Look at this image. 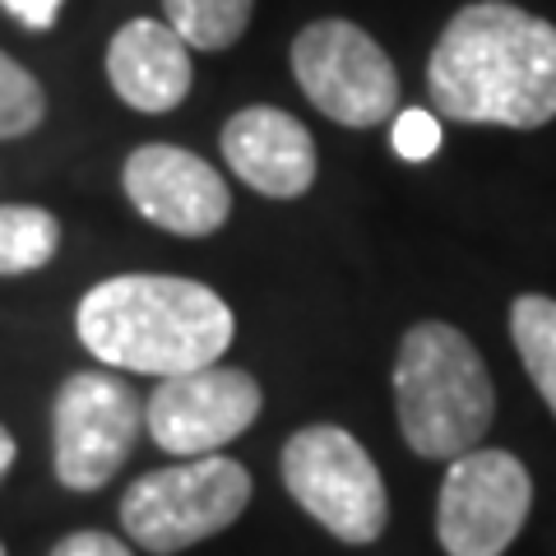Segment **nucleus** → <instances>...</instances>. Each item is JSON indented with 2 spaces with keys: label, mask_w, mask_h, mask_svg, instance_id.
Returning <instances> with one entry per match:
<instances>
[{
  "label": "nucleus",
  "mask_w": 556,
  "mask_h": 556,
  "mask_svg": "<svg viewBox=\"0 0 556 556\" xmlns=\"http://www.w3.org/2000/svg\"><path fill=\"white\" fill-rule=\"evenodd\" d=\"M427 93L459 126H547L556 121V24L510 0L455 10L431 47Z\"/></svg>",
  "instance_id": "1"
},
{
  "label": "nucleus",
  "mask_w": 556,
  "mask_h": 556,
  "mask_svg": "<svg viewBox=\"0 0 556 556\" xmlns=\"http://www.w3.org/2000/svg\"><path fill=\"white\" fill-rule=\"evenodd\" d=\"M75 329L102 367L167 380L218 367V357L232 348L237 320L232 306L195 278L116 274L84 292Z\"/></svg>",
  "instance_id": "2"
},
{
  "label": "nucleus",
  "mask_w": 556,
  "mask_h": 556,
  "mask_svg": "<svg viewBox=\"0 0 556 556\" xmlns=\"http://www.w3.org/2000/svg\"><path fill=\"white\" fill-rule=\"evenodd\" d=\"M394 413L408 450L422 459L450 464L478 450L496 417V386L464 329L445 320L404 329L394 357Z\"/></svg>",
  "instance_id": "3"
},
{
  "label": "nucleus",
  "mask_w": 556,
  "mask_h": 556,
  "mask_svg": "<svg viewBox=\"0 0 556 556\" xmlns=\"http://www.w3.org/2000/svg\"><path fill=\"white\" fill-rule=\"evenodd\" d=\"M278 473L298 506L348 547H371L390 525V492L376 459L353 431L311 422L292 431Z\"/></svg>",
  "instance_id": "4"
},
{
  "label": "nucleus",
  "mask_w": 556,
  "mask_h": 556,
  "mask_svg": "<svg viewBox=\"0 0 556 556\" xmlns=\"http://www.w3.org/2000/svg\"><path fill=\"white\" fill-rule=\"evenodd\" d=\"M247 506H251L247 464L228 455H204L135 478L126 496H121V525H126L135 547L153 556H172L232 529Z\"/></svg>",
  "instance_id": "5"
},
{
  "label": "nucleus",
  "mask_w": 556,
  "mask_h": 556,
  "mask_svg": "<svg viewBox=\"0 0 556 556\" xmlns=\"http://www.w3.org/2000/svg\"><path fill=\"white\" fill-rule=\"evenodd\" d=\"M292 75L311 108L348 130H371L399 116V70L367 28L316 20L292 38Z\"/></svg>",
  "instance_id": "6"
},
{
  "label": "nucleus",
  "mask_w": 556,
  "mask_h": 556,
  "mask_svg": "<svg viewBox=\"0 0 556 556\" xmlns=\"http://www.w3.org/2000/svg\"><path fill=\"white\" fill-rule=\"evenodd\" d=\"M144 431V399L112 371H75L51 404V464L70 492L108 486Z\"/></svg>",
  "instance_id": "7"
},
{
  "label": "nucleus",
  "mask_w": 556,
  "mask_h": 556,
  "mask_svg": "<svg viewBox=\"0 0 556 556\" xmlns=\"http://www.w3.org/2000/svg\"><path fill=\"white\" fill-rule=\"evenodd\" d=\"M533 506V478L510 450H468L450 459L437 496V543L445 556L510 552Z\"/></svg>",
  "instance_id": "8"
},
{
  "label": "nucleus",
  "mask_w": 556,
  "mask_h": 556,
  "mask_svg": "<svg viewBox=\"0 0 556 556\" xmlns=\"http://www.w3.org/2000/svg\"><path fill=\"white\" fill-rule=\"evenodd\" d=\"M260 408H265V394H260L251 371L200 367L159 380V390L144 399V427L153 445L167 455L204 459L237 441L260 417Z\"/></svg>",
  "instance_id": "9"
},
{
  "label": "nucleus",
  "mask_w": 556,
  "mask_h": 556,
  "mask_svg": "<svg viewBox=\"0 0 556 556\" xmlns=\"http://www.w3.org/2000/svg\"><path fill=\"white\" fill-rule=\"evenodd\" d=\"M121 186L135 214L172 237H214L232 214L228 181L181 144H139L121 167Z\"/></svg>",
  "instance_id": "10"
},
{
  "label": "nucleus",
  "mask_w": 556,
  "mask_h": 556,
  "mask_svg": "<svg viewBox=\"0 0 556 556\" xmlns=\"http://www.w3.org/2000/svg\"><path fill=\"white\" fill-rule=\"evenodd\" d=\"M223 159L247 181L255 195L269 200H302L316 186V139L292 112L283 108H241L223 126Z\"/></svg>",
  "instance_id": "11"
},
{
  "label": "nucleus",
  "mask_w": 556,
  "mask_h": 556,
  "mask_svg": "<svg viewBox=\"0 0 556 556\" xmlns=\"http://www.w3.org/2000/svg\"><path fill=\"white\" fill-rule=\"evenodd\" d=\"M108 79L126 108L163 116L186 102L195 65H190V47L172 33L167 20H130L108 42Z\"/></svg>",
  "instance_id": "12"
},
{
  "label": "nucleus",
  "mask_w": 556,
  "mask_h": 556,
  "mask_svg": "<svg viewBox=\"0 0 556 556\" xmlns=\"http://www.w3.org/2000/svg\"><path fill=\"white\" fill-rule=\"evenodd\" d=\"M510 339L525 362L533 390L556 417V298L547 292H519L510 302Z\"/></svg>",
  "instance_id": "13"
},
{
  "label": "nucleus",
  "mask_w": 556,
  "mask_h": 556,
  "mask_svg": "<svg viewBox=\"0 0 556 556\" xmlns=\"http://www.w3.org/2000/svg\"><path fill=\"white\" fill-rule=\"evenodd\" d=\"M61 251V218L42 204H0V278L47 269Z\"/></svg>",
  "instance_id": "14"
},
{
  "label": "nucleus",
  "mask_w": 556,
  "mask_h": 556,
  "mask_svg": "<svg viewBox=\"0 0 556 556\" xmlns=\"http://www.w3.org/2000/svg\"><path fill=\"white\" fill-rule=\"evenodd\" d=\"M255 0H163L172 33L195 51H228L251 24Z\"/></svg>",
  "instance_id": "15"
},
{
  "label": "nucleus",
  "mask_w": 556,
  "mask_h": 556,
  "mask_svg": "<svg viewBox=\"0 0 556 556\" xmlns=\"http://www.w3.org/2000/svg\"><path fill=\"white\" fill-rule=\"evenodd\" d=\"M47 121V89L33 70L0 51V139H24Z\"/></svg>",
  "instance_id": "16"
},
{
  "label": "nucleus",
  "mask_w": 556,
  "mask_h": 556,
  "mask_svg": "<svg viewBox=\"0 0 556 556\" xmlns=\"http://www.w3.org/2000/svg\"><path fill=\"white\" fill-rule=\"evenodd\" d=\"M390 144L404 163H427L431 153L441 149V121L431 112H422V108H399Z\"/></svg>",
  "instance_id": "17"
},
{
  "label": "nucleus",
  "mask_w": 556,
  "mask_h": 556,
  "mask_svg": "<svg viewBox=\"0 0 556 556\" xmlns=\"http://www.w3.org/2000/svg\"><path fill=\"white\" fill-rule=\"evenodd\" d=\"M51 556H135V552L102 529H79V533H65L61 543L51 547Z\"/></svg>",
  "instance_id": "18"
},
{
  "label": "nucleus",
  "mask_w": 556,
  "mask_h": 556,
  "mask_svg": "<svg viewBox=\"0 0 556 556\" xmlns=\"http://www.w3.org/2000/svg\"><path fill=\"white\" fill-rule=\"evenodd\" d=\"M61 5H65V0H0V10L14 14V20H20L24 28H33V33L56 28Z\"/></svg>",
  "instance_id": "19"
},
{
  "label": "nucleus",
  "mask_w": 556,
  "mask_h": 556,
  "mask_svg": "<svg viewBox=\"0 0 556 556\" xmlns=\"http://www.w3.org/2000/svg\"><path fill=\"white\" fill-rule=\"evenodd\" d=\"M14 455H20V441H14V431L0 422V482H5V473L14 468Z\"/></svg>",
  "instance_id": "20"
},
{
  "label": "nucleus",
  "mask_w": 556,
  "mask_h": 556,
  "mask_svg": "<svg viewBox=\"0 0 556 556\" xmlns=\"http://www.w3.org/2000/svg\"><path fill=\"white\" fill-rule=\"evenodd\" d=\"M0 556H5V543H0Z\"/></svg>",
  "instance_id": "21"
}]
</instances>
